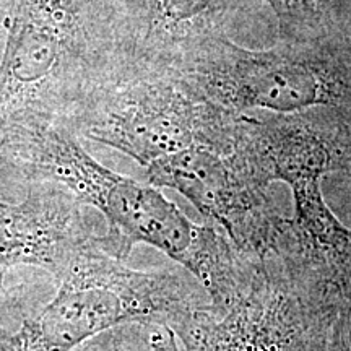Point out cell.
<instances>
[{
	"instance_id": "cell-3",
	"label": "cell",
	"mask_w": 351,
	"mask_h": 351,
	"mask_svg": "<svg viewBox=\"0 0 351 351\" xmlns=\"http://www.w3.org/2000/svg\"><path fill=\"white\" fill-rule=\"evenodd\" d=\"M210 307L204 288L174 270H134L96 234L57 280V293L12 333L13 351H72L129 324L174 327Z\"/></svg>"
},
{
	"instance_id": "cell-8",
	"label": "cell",
	"mask_w": 351,
	"mask_h": 351,
	"mask_svg": "<svg viewBox=\"0 0 351 351\" xmlns=\"http://www.w3.org/2000/svg\"><path fill=\"white\" fill-rule=\"evenodd\" d=\"M114 64L171 69L210 41L231 38L262 0H95Z\"/></svg>"
},
{
	"instance_id": "cell-10",
	"label": "cell",
	"mask_w": 351,
	"mask_h": 351,
	"mask_svg": "<svg viewBox=\"0 0 351 351\" xmlns=\"http://www.w3.org/2000/svg\"><path fill=\"white\" fill-rule=\"evenodd\" d=\"M83 207L69 191L51 182H33L19 202L0 199V267H38L57 282L98 234Z\"/></svg>"
},
{
	"instance_id": "cell-14",
	"label": "cell",
	"mask_w": 351,
	"mask_h": 351,
	"mask_svg": "<svg viewBox=\"0 0 351 351\" xmlns=\"http://www.w3.org/2000/svg\"><path fill=\"white\" fill-rule=\"evenodd\" d=\"M348 39H350V47H351V0H350V23H348Z\"/></svg>"
},
{
	"instance_id": "cell-13",
	"label": "cell",
	"mask_w": 351,
	"mask_h": 351,
	"mask_svg": "<svg viewBox=\"0 0 351 351\" xmlns=\"http://www.w3.org/2000/svg\"><path fill=\"white\" fill-rule=\"evenodd\" d=\"M7 269L0 267V296H2V287H3V278H5ZM0 351H13V341H12V333H8L5 328L0 324Z\"/></svg>"
},
{
	"instance_id": "cell-7",
	"label": "cell",
	"mask_w": 351,
	"mask_h": 351,
	"mask_svg": "<svg viewBox=\"0 0 351 351\" xmlns=\"http://www.w3.org/2000/svg\"><path fill=\"white\" fill-rule=\"evenodd\" d=\"M147 182L186 197L205 221L218 226L245 256L274 252L288 225L238 147L230 152L192 147L145 168Z\"/></svg>"
},
{
	"instance_id": "cell-5",
	"label": "cell",
	"mask_w": 351,
	"mask_h": 351,
	"mask_svg": "<svg viewBox=\"0 0 351 351\" xmlns=\"http://www.w3.org/2000/svg\"><path fill=\"white\" fill-rule=\"evenodd\" d=\"M171 70L195 96L234 114L351 111V52L275 43L210 41Z\"/></svg>"
},
{
	"instance_id": "cell-11",
	"label": "cell",
	"mask_w": 351,
	"mask_h": 351,
	"mask_svg": "<svg viewBox=\"0 0 351 351\" xmlns=\"http://www.w3.org/2000/svg\"><path fill=\"white\" fill-rule=\"evenodd\" d=\"M275 20V43L348 51L350 0H262Z\"/></svg>"
},
{
	"instance_id": "cell-9",
	"label": "cell",
	"mask_w": 351,
	"mask_h": 351,
	"mask_svg": "<svg viewBox=\"0 0 351 351\" xmlns=\"http://www.w3.org/2000/svg\"><path fill=\"white\" fill-rule=\"evenodd\" d=\"M179 351H306L301 302L276 252L258 262L245 291L225 313L212 306L178 326Z\"/></svg>"
},
{
	"instance_id": "cell-12",
	"label": "cell",
	"mask_w": 351,
	"mask_h": 351,
	"mask_svg": "<svg viewBox=\"0 0 351 351\" xmlns=\"http://www.w3.org/2000/svg\"><path fill=\"white\" fill-rule=\"evenodd\" d=\"M72 351H179L178 337L165 324H129L101 333Z\"/></svg>"
},
{
	"instance_id": "cell-6",
	"label": "cell",
	"mask_w": 351,
	"mask_h": 351,
	"mask_svg": "<svg viewBox=\"0 0 351 351\" xmlns=\"http://www.w3.org/2000/svg\"><path fill=\"white\" fill-rule=\"evenodd\" d=\"M343 112L244 114L239 124L234 145L265 186L288 184L295 208L289 218L309 239L328 238L341 225L326 202L322 181L330 173L345 171Z\"/></svg>"
},
{
	"instance_id": "cell-1",
	"label": "cell",
	"mask_w": 351,
	"mask_h": 351,
	"mask_svg": "<svg viewBox=\"0 0 351 351\" xmlns=\"http://www.w3.org/2000/svg\"><path fill=\"white\" fill-rule=\"evenodd\" d=\"M0 166L29 182L64 187L108 221L101 234L114 257L127 261L137 244L158 249L207 293L213 313H225L249 287L258 258L245 256L213 223H194L148 182L101 165L69 124L41 116L13 119L0 138Z\"/></svg>"
},
{
	"instance_id": "cell-4",
	"label": "cell",
	"mask_w": 351,
	"mask_h": 351,
	"mask_svg": "<svg viewBox=\"0 0 351 351\" xmlns=\"http://www.w3.org/2000/svg\"><path fill=\"white\" fill-rule=\"evenodd\" d=\"M243 116L195 96L171 70L114 64L67 124L148 168L192 147L232 150Z\"/></svg>"
},
{
	"instance_id": "cell-2",
	"label": "cell",
	"mask_w": 351,
	"mask_h": 351,
	"mask_svg": "<svg viewBox=\"0 0 351 351\" xmlns=\"http://www.w3.org/2000/svg\"><path fill=\"white\" fill-rule=\"evenodd\" d=\"M7 39L0 60V138L13 119L67 124L114 64L95 0H0Z\"/></svg>"
}]
</instances>
